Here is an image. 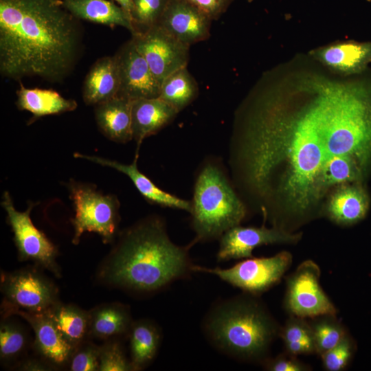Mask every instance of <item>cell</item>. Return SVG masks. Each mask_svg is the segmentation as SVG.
Instances as JSON below:
<instances>
[{"mask_svg": "<svg viewBox=\"0 0 371 371\" xmlns=\"http://www.w3.org/2000/svg\"><path fill=\"white\" fill-rule=\"evenodd\" d=\"M67 186L75 210L72 243L78 245L85 232L98 234L104 243L113 242L120 222L117 197L103 194L90 183L70 180Z\"/></svg>", "mask_w": 371, "mask_h": 371, "instance_id": "obj_6", "label": "cell"}, {"mask_svg": "<svg viewBox=\"0 0 371 371\" xmlns=\"http://www.w3.org/2000/svg\"><path fill=\"white\" fill-rule=\"evenodd\" d=\"M169 1L132 0V21L137 34L157 25Z\"/></svg>", "mask_w": 371, "mask_h": 371, "instance_id": "obj_31", "label": "cell"}, {"mask_svg": "<svg viewBox=\"0 0 371 371\" xmlns=\"http://www.w3.org/2000/svg\"><path fill=\"white\" fill-rule=\"evenodd\" d=\"M120 74L116 56L98 59L86 76L82 91L84 102L98 105L117 95Z\"/></svg>", "mask_w": 371, "mask_h": 371, "instance_id": "obj_21", "label": "cell"}, {"mask_svg": "<svg viewBox=\"0 0 371 371\" xmlns=\"http://www.w3.org/2000/svg\"><path fill=\"white\" fill-rule=\"evenodd\" d=\"M259 297L243 292L213 304L201 326L213 348L245 363L261 365L269 357L281 326Z\"/></svg>", "mask_w": 371, "mask_h": 371, "instance_id": "obj_4", "label": "cell"}, {"mask_svg": "<svg viewBox=\"0 0 371 371\" xmlns=\"http://www.w3.org/2000/svg\"><path fill=\"white\" fill-rule=\"evenodd\" d=\"M3 311L16 308L44 313L59 301L56 284L36 267L1 275Z\"/></svg>", "mask_w": 371, "mask_h": 371, "instance_id": "obj_9", "label": "cell"}, {"mask_svg": "<svg viewBox=\"0 0 371 371\" xmlns=\"http://www.w3.org/2000/svg\"><path fill=\"white\" fill-rule=\"evenodd\" d=\"M3 317L0 325V358L1 363L12 364L25 355L30 346V337L19 322Z\"/></svg>", "mask_w": 371, "mask_h": 371, "instance_id": "obj_29", "label": "cell"}, {"mask_svg": "<svg viewBox=\"0 0 371 371\" xmlns=\"http://www.w3.org/2000/svg\"><path fill=\"white\" fill-rule=\"evenodd\" d=\"M1 205L6 212L8 223L14 234L19 260H32L56 277H60V269L56 260L58 253L56 247L32 221L30 214L36 203L30 202L25 211H17L10 193L5 191Z\"/></svg>", "mask_w": 371, "mask_h": 371, "instance_id": "obj_10", "label": "cell"}, {"mask_svg": "<svg viewBox=\"0 0 371 371\" xmlns=\"http://www.w3.org/2000/svg\"><path fill=\"white\" fill-rule=\"evenodd\" d=\"M115 56L120 74L117 95L132 101L159 98L161 85L137 49L133 38L121 48Z\"/></svg>", "mask_w": 371, "mask_h": 371, "instance_id": "obj_13", "label": "cell"}, {"mask_svg": "<svg viewBox=\"0 0 371 371\" xmlns=\"http://www.w3.org/2000/svg\"><path fill=\"white\" fill-rule=\"evenodd\" d=\"M21 363L20 370H49L53 368L43 359H23Z\"/></svg>", "mask_w": 371, "mask_h": 371, "instance_id": "obj_37", "label": "cell"}, {"mask_svg": "<svg viewBox=\"0 0 371 371\" xmlns=\"http://www.w3.org/2000/svg\"><path fill=\"white\" fill-rule=\"evenodd\" d=\"M342 120L339 85L315 61L293 57L257 81L235 112L228 166L265 222L295 232L321 213Z\"/></svg>", "mask_w": 371, "mask_h": 371, "instance_id": "obj_1", "label": "cell"}, {"mask_svg": "<svg viewBox=\"0 0 371 371\" xmlns=\"http://www.w3.org/2000/svg\"><path fill=\"white\" fill-rule=\"evenodd\" d=\"M210 20L188 0H170L157 25L190 46L208 38Z\"/></svg>", "mask_w": 371, "mask_h": 371, "instance_id": "obj_15", "label": "cell"}, {"mask_svg": "<svg viewBox=\"0 0 371 371\" xmlns=\"http://www.w3.org/2000/svg\"><path fill=\"white\" fill-rule=\"evenodd\" d=\"M369 206L368 194L360 183H345L330 194L324 213L338 225L350 226L366 217Z\"/></svg>", "mask_w": 371, "mask_h": 371, "instance_id": "obj_18", "label": "cell"}, {"mask_svg": "<svg viewBox=\"0 0 371 371\" xmlns=\"http://www.w3.org/2000/svg\"><path fill=\"white\" fill-rule=\"evenodd\" d=\"M179 113L160 98H141L132 101L133 139L137 142L136 156L142 142L156 134Z\"/></svg>", "mask_w": 371, "mask_h": 371, "instance_id": "obj_19", "label": "cell"}, {"mask_svg": "<svg viewBox=\"0 0 371 371\" xmlns=\"http://www.w3.org/2000/svg\"><path fill=\"white\" fill-rule=\"evenodd\" d=\"M64 6L74 16L107 25H119L137 31L131 17L121 8L108 0H64Z\"/></svg>", "mask_w": 371, "mask_h": 371, "instance_id": "obj_23", "label": "cell"}, {"mask_svg": "<svg viewBox=\"0 0 371 371\" xmlns=\"http://www.w3.org/2000/svg\"><path fill=\"white\" fill-rule=\"evenodd\" d=\"M292 262V254L282 251L270 257L243 259L227 269L193 265L192 270L216 276L243 292L260 296L280 282Z\"/></svg>", "mask_w": 371, "mask_h": 371, "instance_id": "obj_7", "label": "cell"}, {"mask_svg": "<svg viewBox=\"0 0 371 371\" xmlns=\"http://www.w3.org/2000/svg\"><path fill=\"white\" fill-rule=\"evenodd\" d=\"M3 315L19 316L30 324L34 333L33 347L41 359L55 368L68 365L74 348L63 337L46 312L12 308L3 311Z\"/></svg>", "mask_w": 371, "mask_h": 371, "instance_id": "obj_14", "label": "cell"}, {"mask_svg": "<svg viewBox=\"0 0 371 371\" xmlns=\"http://www.w3.org/2000/svg\"><path fill=\"white\" fill-rule=\"evenodd\" d=\"M99 371H134L130 359L117 339L106 340L100 346Z\"/></svg>", "mask_w": 371, "mask_h": 371, "instance_id": "obj_32", "label": "cell"}, {"mask_svg": "<svg viewBox=\"0 0 371 371\" xmlns=\"http://www.w3.org/2000/svg\"><path fill=\"white\" fill-rule=\"evenodd\" d=\"M132 100L117 95L96 105V123L105 137L117 143L133 139Z\"/></svg>", "mask_w": 371, "mask_h": 371, "instance_id": "obj_20", "label": "cell"}, {"mask_svg": "<svg viewBox=\"0 0 371 371\" xmlns=\"http://www.w3.org/2000/svg\"><path fill=\"white\" fill-rule=\"evenodd\" d=\"M16 105L19 109L27 111L36 119L49 115H56L74 111L77 102L66 99L57 91L38 88L29 89L21 83L17 91Z\"/></svg>", "mask_w": 371, "mask_h": 371, "instance_id": "obj_24", "label": "cell"}, {"mask_svg": "<svg viewBox=\"0 0 371 371\" xmlns=\"http://www.w3.org/2000/svg\"><path fill=\"white\" fill-rule=\"evenodd\" d=\"M309 323L316 354L319 356L338 344L348 333L335 315L317 316L311 318Z\"/></svg>", "mask_w": 371, "mask_h": 371, "instance_id": "obj_30", "label": "cell"}, {"mask_svg": "<svg viewBox=\"0 0 371 371\" xmlns=\"http://www.w3.org/2000/svg\"><path fill=\"white\" fill-rule=\"evenodd\" d=\"M320 276L319 266L306 260L286 278L283 306L289 315L305 319L336 315L337 308L322 289Z\"/></svg>", "mask_w": 371, "mask_h": 371, "instance_id": "obj_8", "label": "cell"}, {"mask_svg": "<svg viewBox=\"0 0 371 371\" xmlns=\"http://www.w3.org/2000/svg\"><path fill=\"white\" fill-rule=\"evenodd\" d=\"M46 313L63 337L74 348L89 338V311L58 301Z\"/></svg>", "mask_w": 371, "mask_h": 371, "instance_id": "obj_26", "label": "cell"}, {"mask_svg": "<svg viewBox=\"0 0 371 371\" xmlns=\"http://www.w3.org/2000/svg\"><path fill=\"white\" fill-rule=\"evenodd\" d=\"M67 366L71 371H99L100 346L85 339L74 348Z\"/></svg>", "mask_w": 371, "mask_h": 371, "instance_id": "obj_34", "label": "cell"}, {"mask_svg": "<svg viewBox=\"0 0 371 371\" xmlns=\"http://www.w3.org/2000/svg\"><path fill=\"white\" fill-rule=\"evenodd\" d=\"M279 337L285 352L290 355L297 357L316 354L310 323L305 318L289 315L280 328Z\"/></svg>", "mask_w": 371, "mask_h": 371, "instance_id": "obj_28", "label": "cell"}, {"mask_svg": "<svg viewBox=\"0 0 371 371\" xmlns=\"http://www.w3.org/2000/svg\"><path fill=\"white\" fill-rule=\"evenodd\" d=\"M89 314V337L102 340L128 335L133 323L130 307L119 302L100 304Z\"/></svg>", "mask_w": 371, "mask_h": 371, "instance_id": "obj_22", "label": "cell"}, {"mask_svg": "<svg viewBox=\"0 0 371 371\" xmlns=\"http://www.w3.org/2000/svg\"><path fill=\"white\" fill-rule=\"evenodd\" d=\"M60 0H0V71L19 80H63L74 68L80 30Z\"/></svg>", "mask_w": 371, "mask_h": 371, "instance_id": "obj_2", "label": "cell"}, {"mask_svg": "<svg viewBox=\"0 0 371 371\" xmlns=\"http://www.w3.org/2000/svg\"><path fill=\"white\" fill-rule=\"evenodd\" d=\"M302 232H290L265 224L260 227L234 226L226 231L219 238V249L216 258L218 262L245 259L253 257L254 249L267 245L297 243Z\"/></svg>", "mask_w": 371, "mask_h": 371, "instance_id": "obj_12", "label": "cell"}, {"mask_svg": "<svg viewBox=\"0 0 371 371\" xmlns=\"http://www.w3.org/2000/svg\"><path fill=\"white\" fill-rule=\"evenodd\" d=\"M191 203L195 243L219 239L226 231L240 225L247 212L225 169L214 159L207 161L199 170Z\"/></svg>", "mask_w": 371, "mask_h": 371, "instance_id": "obj_5", "label": "cell"}, {"mask_svg": "<svg viewBox=\"0 0 371 371\" xmlns=\"http://www.w3.org/2000/svg\"><path fill=\"white\" fill-rule=\"evenodd\" d=\"M120 7L128 14L132 20L133 2L132 0H115Z\"/></svg>", "mask_w": 371, "mask_h": 371, "instance_id": "obj_38", "label": "cell"}, {"mask_svg": "<svg viewBox=\"0 0 371 371\" xmlns=\"http://www.w3.org/2000/svg\"><path fill=\"white\" fill-rule=\"evenodd\" d=\"M331 72L349 76L363 72L371 63V41H340L308 53Z\"/></svg>", "mask_w": 371, "mask_h": 371, "instance_id": "obj_16", "label": "cell"}, {"mask_svg": "<svg viewBox=\"0 0 371 371\" xmlns=\"http://www.w3.org/2000/svg\"><path fill=\"white\" fill-rule=\"evenodd\" d=\"M74 156L76 158L84 159L103 166L110 167L126 175L148 202L162 207L191 212V201L181 199L161 190L151 179L139 170L137 165V157H135L131 164H124L104 157L83 155L79 153H75Z\"/></svg>", "mask_w": 371, "mask_h": 371, "instance_id": "obj_17", "label": "cell"}, {"mask_svg": "<svg viewBox=\"0 0 371 371\" xmlns=\"http://www.w3.org/2000/svg\"><path fill=\"white\" fill-rule=\"evenodd\" d=\"M210 19L216 18L228 5L229 0H188Z\"/></svg>", "mask_w": 371, "mask_h": 371, "instance_id": "obj_36", "label": "cell"}, {"mask_svg": "<svg viewBox=\"0 0 371 371\" xmlns=\"http://www.w3.org/2000/svg\"><path fill=\"white\" fill-rule=\"evenodd\" d=\"M355 344L348 333L335 347L320 356L327 371H341L347 368L355 352Z\"/></svg>", "mask_w": 371, "mask_h": 371, "instance_id": "obj_33", "label": "cell"}, {"mask_svg": "<svg viewBox=\"0 0 371 371\" xmlns=\"http://www.w3.org/2000/svg\"><path fill=\"white\" fill-rule=\"evenodd\" d=\"M192 240L179 246L170 238L164 220L149 216L123 231L98 273L104 283L148 293L164 289L192 273Z\"/></svg>", "mask_w": 371, "mask_h": 371, "instance_id": "obj_3", "label": "cell"}, {"mask_svg": "<svg viewBox=\"0 0 371 371\" xmlns=\"http://www.w3.org/2000/svg\"><path fill=\"white\" fill-rule=\"evenodd\" d=\"M128 336L133 370H142L156 357L161 340V330L150 320L139 319L133 322Z\"/></svg>", "mask_w": 371, "mask_h": 371, "instance_id": "obj_25", "label": "cell"}, {"mask_svg": "<svg viewBox=\"0 0 371 371\" xmlns=\"http://www.w3.org/2000/svg\"><path fill=\"white\" fill-rule=\"evenodd\" d=\"M269 371H310L312 368L299 360L296 356L287 352L280 354L273 358H267L262 364Z\"/></svg>", "mask_w": 371, "mask_h": 371, "instance_id": "obj_35", "label": "cell"}, {"mask_svg": "<svg viewBox=\"0 0 371 371\" xmlns=\"http://www.w3.org/2000/svg\"><path fill=\"white\" fill-rule=\"evenodd\" d=\"M198 92L196 82L187 67H184L174 72L162 82L159 98L179 112L196 98Z\"/></svg>", "mask_w": 371, "mask_h": 371, "instance_id": "obj_27", "label": "cell"}, {"mask_svg": "<svg viewBox=\"0 0 371 371\" xmlns=\"http://www.w3.org/2000/svg\"><path fill=\"white\" fill-rule=\"evenodd\" d=\"M133 40L160 85L170 75L187 67L190 45L170 36L157 25L133 36Z\"/></svg>", "mask_w": 371, "mask_h": 371, "instance_id": "obj_11", "label": "cell"}]
</instances>
